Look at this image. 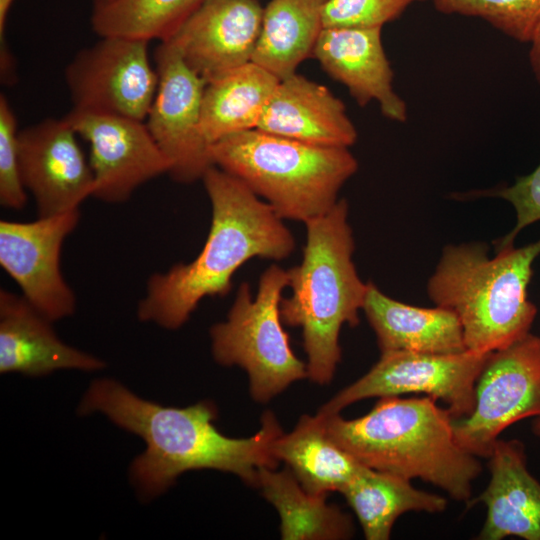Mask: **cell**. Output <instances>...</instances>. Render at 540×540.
Returning a JSON list of instances; mask_svg holds the SVG:
<instances>
[{"mask_svg": "<svg viewBox=\"0 0 540 540\" xmlns=\"http://www.w3.org/2000/svg\"><path fill=\"white\" fill-rule=\"evenodd\" d=\"M421 1L425 0H326L323 28H382Z\"/></svg>", "mask_w": 540, "mask_h": 540, "instance_id": "83f0119b", "label": "cell"}, {"mask_svg": "<svg viewBox=\"0 0 540 540\" xmlns=\"http://www.w3.org/2000/svg\"><path fill=\"white\" fill-rule=\"evenodd\" d=\"M355 512L367 540H387L397 518L407 512L441 513L447 501L418 490L410 480L364 467L341 492Z\"/></svg>", "mask_w": 540, "mask_h": 540, "instance_id": "cb8c5ba5", "label": "cell"}, {"mask_svg": "<svg viewBox=\"0 0 540 540\" xmlns=\"http://www.w3.org/2000/svg\"><path fill=\"white\" fill-rule=\"evenodd\" d=\"M79 209L31 222L0 221V264L45 317L72 315L76 297L61 271V249L77 227Z\"/></svg>", "mask_w": 540, "mask_h": 540, "instance_id": "7c38bea8", "label": "cell"}, {"mask_svg": "<svg viewBox=\"0 0 540 540\" xmlns=\"http://www.w3.org/2000/svg\"><path fill=\"white\" fill-rule=\"evenodd\" d=\"M482 242L443 248L427 293L436 306L458 317L467 350L491 353L529 333L537 307L528 299L540 239L488 254Z\"/></svg>", "mask_w": 540, "mask_h": 540, "instance_id": "5b68a950", "label": "cell"}, {"mask_svg": "<svg viewBox=\"0 0 540 540\" xmlns=\"http://www.w3.org/2000/svg\"><path fill=\"white\" fill-rule=\"evenodd\" d=\"M17 119L4 94L0 95V204L22 209L27 200L19 168Z\"/></svg>", "mask_w": 540, "mask_h": 540, "instance_id": "f1b7e54d", "label": "cell"}, {"mask_svg": "<svg viewBox=\"0 0 540 540\" xmlns=\"http://www.w3.org/2000/svg\"><path fill=\"white\" fill-rule=\"evenodd\" d=\"M205 0H114L93 6L91 27L100 37L168 41Z\"/></svg>", "mask_w": 540, "mask_h": 540, "instance_id": "484cf974", "label": "cell"}, {"mask_svg": "<svg viewBox=\"0 0 540 540\" xmlns=\"http://www.w3.org/2000/svg\"><path fill=\"white\" fill-rule=\"evenodd\" d=\"M279 81L269 71L249 62L207 83L201 130L210 147L227 136L256 129Z\"/></svg>", "mask_w": 540, "mask_h": 540, "instance_id": "7402d4cb", "label": "cell"}, {"mask_svg": "<svg viewBox=\"0 0 540 540\" xmlns=\"http://www.w3.org/2000/svg\"><path fill=\"white\" fill-rule=\"evenodd\" d=\"M51 320L22 294L0 290V371L43 376L59 369L95 371L105 363L61 341Z\"/></svg>", "mask_w": 540, "mask_h": 540, "instance_id": "ac0fdd59", "label": "cell"}, {"mask_svg": "<svg viewBox=\"0 0 540 540\" xmlns=\"http://www.w3.org/2000/svg\"><path fill=\"white\" fill-rule=\"evenodd\" d=\"M256 129L325 147L349 148L358 136L344 103L297 73L279 81Z\"/></svg>", "mask_w": 540, "mask_h": 540, "instance_id": "e0dca14e", "label": "cell"}, {"mask_svg": "<svg viewBox=\"0 0 540 540\" xmlns=\"http://www.w3.org/2000/svg\"><path fill=\"white\" fill-rule=\"evenodd\" d=\"M363 311L381 353L412 351L457 354L467 351L463 330L452 311L422 308L392 299L368 282Z\"/></svg>", "mask_w": 540, "mask_h": 540, "instance_id": "ffe728a7", "label": "cell"}, {"mask_svg": "<svg viewBox=\"0 0 540 540\" xmlns=\"http://www.w3.org/2000/svg\"><path fill=\"white\" fill-rule=\"evenodd\" d=\"M540 416V337L530 332L492 352L475 384L474 407L453 418L457 443L489 457L499 435L515 422Z\"/></svg>", "mask_w": 540, "mask_h": 540, "instance_id": "ba28073f", "label": "cell"}, {"mask_svg": "<svg viewBox=\"0 0 540 540\" xmlns=\"http://www.w3.org/2000/svg\"><path fill=\"white\" fill-rule=\"evenodd\" d=\"M443 14L476 17L519 42L529 43L540 25V0H432Z\"/></svg>", "mask_w": 540, "mask_h": 540, "instance_id": "4316f807", "label": "cell"}, {"mask_svg": "<svg viewBox=\"0 0 540 540\" xmlns=\"http://www.w3.org/2000/svg\"><path fill=\"white\" fill-rule=\"evenodd\" d=\"M272 450L300 485L315 495L341 492L365 467L328 436L319 413L301 416L290 433L277 437Z\"/></svg>", "mask_w": 540, "mask_h": 540, "instance_id": "44dd1931", "label": "cell"}, {"mask_svg": "<svg viewBox=\"0 0 540 540\" xmlns=\"http://www.w3.org/2000/svg\"><path fill=\"white\" fill-rule=\"evenodd\" d=\"M529 61L532 71L540 84V25L530 40Z\"/></svg>", "mask_w": 540, "mask_h": 540, "instance_id": "1f68e13d", "label": "cell"}, {"mask_svg": "<svg viewBox=\"0 0 540 540\" xmlns=\"http://www.w3.org/2000/svg\"><path fill=\"white\" fill-rule=\"evenodd\" d=\"M512 204L516 212L515 226L504 237L494 241L496 252L514 246L516 236L527 226L540 221V164L530 174L517 178L515 183L494 191Z\"/></svg>", "mask_w": 540, "mask_h": 540, "instance_id": "f546056e", "label": "cell"}, {"mask_svg": "<svg viewBox=\"0 0 540 540\" xmlns=\"http://www.w3.org/2000/svg\"><path fill=\"white\" fill-rule=\"evenodd\" d=\"M381 31L382 28H323L313 55L360 106L376 102L384 117L404 123L408 109L393 87L394 73Z\"/></svg>", "mask_w": 540, "mask_h": 540, "instance_id": "2e32d148", "label": "cell"}, {"mask_svg": "<svg viewBox=\"0 0 540 540\" xmlns=\"http://www.w3.org/2000/svg\"><path fill=\"white\" fill-rule=\"evenodd\" d=\"M148 46L142 39L105 36L79 51L65 69L72 109L146 120L158 84Z\"/></svg>", "mask_w": 540, "mask_h": 540, "instance_id": "30bf717a", "label": "cell"}, {"mask_svg": "<svg viewBox=\"0 0 540 540\" xmlns=\"http://www.w3.org/2000/svg\"><path fill=\"white\" fill-rule=\"evenodd\" d=\"M67 121L46 118L19 130L22 183L36 203L38 217L79 209L93 196L94 175Z\"/></svg>", "mask_w": 540, "mask_h": 540, "instance_id": "5bb4252c", "label": "cell"}, {"mask_svg": "<svg viewBox=\"0 0 540 540\" xmlns=\"http://www.w3.org/2000/svg\"><path fill=\"white\" fill-rule=\"evenodd\" d=\"M112 1H114V0H92L93 6L104 5V4L110 3Z\"/></svg>", "mask_w": 540, "mask_h": 540, "instance_id": "836d02e7", "label": "cell"}, {"mask_svg": "<svg viewBox=\"0 0 540 540\" xmlns=\"http://www.w3.org/2000/svg\"><path fill=\"white\" fill-rule=\"evenodd\" d=\"M489 458L491 478L486 489L467 503H483L487 508L479 540H501L516 536L540 540V483L527 468L521 441L495 443Z\"/></svg>", "mask_w": 540, "mask_h": 540, "instance_id": "d6986e66", "label": "cell"}, {"mask_svg": "<svg viewBox=\"0 0 540 540\" xmlns=\"http://www.w3.org/2000/svg\"><path fill=\"white\" fill-rule=\"evenodd\" d=\"M263 12L258 0H205L166 42L207 84L251 62Z\"/></svg>", "mask_w": 540, "mask_h": 540, "instance_id": "9a60e30c", "label": "cell"}, {"mask_svg": "<svg viewBox=\"0 0 540 540\" xmlns=\"http://www.w3.org/2000/svg\"><path fill=\"white\" fill-rule=\"evenodd\" d=\"M96 411L145 441L146 449L133 461L130 474L146 499L165 492L182 473L198 469L233 473L257 487L259 469L276 468L279 463L272 447L283 431L269 411L256 434L230 438L214 426L217 410L212 402L185 408L162 406L112 379L95 380L84 394L79 412Z\"/></svg>", "mask_w": 540, "mask_h": 540, "instance_id": "6da1fadb", "label": "cell"}, {"mask_svg": "<svg viewBox=\"0 0 540 540\" xmlns=\"http://www.w3.org/2000/svg\"><path fill=\"white\" fill-rule=\"evenodd\" d=\"M326 0H271L264 8L259 38L251 62L279 80L296 73L323 29Z\"/></svg>", "mask_w": 540, "mask_h": 540, "instance_id": "603a6c76", "label": "cell"}, {"mask_svg": "<svg viewBox=\"0 0 540 540\" xmlns=\"http://www.w3.org/2000/svg\"><path fill=\"white\" fill-rule=\"evenodd\" d=\"M65 118L90 145L92 197L123 203L144 183L169 173L170 161L144 121L73 109Z\"/></svg>", "mask_w": 540, "mask_h": 540, "instance_id": "4fadbf2b", "label": "cell"}, {"mask_svg": "<svg viewBox=\"0 0 540 540\" xmlns=\"http://www.w3.org/2000/svg\"><path fill=\"white\" fill-rule=\"evenodd\" d=\"M213 165L241 180L283 220L304 224L329 212L358 170L349 148L307 144L258 129L210 147Z\"/></svg>", "mask_w": 540, "mask_h": 540, "instance_id": "8992f818", "label": "cell"}, {"mask_svg": "<svg viewBox=\"0 0 540 540\" xmlns=\"http://www.w3.org/2000/svg\"><path fill=\"white\" fill-rule=\"evenodd\" d=\"M154 60L158 84L145 123L170 161V177L192 183L213 166L210 145L201 130L206 83L171 42L159 43Z\"/></svg>", "mask_w": 540, "mask_h": 540, "instance_id": "8fae6325", "label": "cell"}, {"mask_svg": "<svg viewBox=\"0 0 540 540\" xmlns=\"http://www.w3.org/2000/svg\"><path fill=\"white\" fill-rule=\"evenodd\" d=\"M14 0H0V77L10 81L17 77L15 59L6 41V22Z\"/></svg>", "mask_w": 540, "mask_h": 540, "instance_id": "4dcf8cb0", "label": "cell"}, {"mask_svg": "<svg viewBox=\"0 0 540 540\" xmlns=\"http://www.w3.org/2000/svg\"><path fill=\"white\" fill-rule=\"evenodd\" d=\"M305 226L302 260L288 269L291 293L282 297L280 314L284 325L301 328L307 377L324 385L341 361L342 326L359 324L368 284L353 262L355 243L345 199Z\"/></svg>", "mask_w": 540, "mask_h": 540, "instance_id": "277c9868", "label": "cell"}, {"mask_svg": "<svg viewBox=\"0 0 540 540\" xmlns=\"http://www.w3.org/2000/svg\"><path fill=\"white\" fill-rule=\"evenodd\" d=\"M491 353H381L365 375L338 392L318 413L338 414L348 405L371 397L424 393L446 403L453 418L467 416L474 407L476 381Z\"/></svg>", "mask_w": 540, "mask_h": 540, "instance_id": "9c48e42d", "label": "cell"}, {"mask_svg": "<svg viewBox=\"0 0 540 540\" xmlns=\"http://www.w3.org/2000/svg\"><path fill=\"white\" fill-rule=\"evenodd\" d=\"M533 432L536 436L540 437V416L535 417V420L533 422L532 426Z\"/></svg>", "mask_w": 540, "mask_h": 540, "instance_id": "d6a6232c", "label": "cell"}, {"mask_svg": "<svg viewBox=\"0 0 540 540\" xmlns=\"http://www.w3.org/2000/svg\"><path fill=\"white\" fill-rule=\"evenodd\" d=\"M319 414L328 436L362 465L419 478L466 504L472 498L482 466L457 443L453 417L432 397H381L370 412L351 420Z\"/></svg>", "mask_w": 540, "mask_h": 540, "instance_id": "3957f363", "label": "cell"}, {"mask_svg": "<svg viewBox=\"0 0 540 540\" xmlns=\"http://www.w3.org/2000/svg\"><path fill=\"white\" fill-rule=\"evenodd\" d=\"M211 203L206 242L194 260L148 278L137 307L140 321L178 329L205 297L225 296L233 274L259 257L283 260L296 241L274 210L241 180L213 165L202 179Z\"/></svg>", "mask_w": 540, "mask_h": 540, "instance_id": "7a4b0ae2", "label": "cell"}, {"mask_svg": "<svg viewBox=\"0 0 540 540\" xmlns=\"http://www.w3.org/2000/svg\"><path fill=\"white\" fill-rule=\"evenodd\" d=\"M288 283V270L272 264L262 273L255 297L242 282L227 319L210 329L214 359L243 368L257 402H267L307 377V366L292 350L281 319L280 302Z\"/></svg>", "mask_w": 540, "mask_h": 540, "instance_id": "52a82bcc", "label": "cell"}, {"mask_svg": "<svg viewBox=\"0 0 540 540\" xmlns=\"http://www.w3.org/2000/svg\"><path fill=\"white\" fill-rule=\"evenodd\" d=\"M262 467L257 487L280 516L281 538L285 540H336L353 535L350 517L326 502L327 495L307 492L291 470Z\"/></svg>", "mask_w": 540, "mask_h": 540, "instance_id": "d4e9b609", "label": "cell"}]
</instances>
